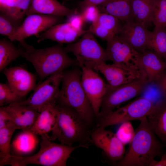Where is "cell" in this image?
<instances>
[{
  "label": "cell",
  "mask_w": 166,
  "mask_h": 166,
  "mask_svg": "<svg viewBox=\"0 0 166 166\" xmlns=\"http://www.w3.org/2000/svg\"><path fill=\"white\" fill-rule=\"evenodd\" d=\"M147 117L140 121L128 151L113 164L118 166H155L157 156L163 155V145L158 140Z\"/></svg>",
  "instance_id": "cell-1"
},
{
  "label": "cell",
  "mask_w": 166,
  "mask_h": 166,
  "mask_svg": "<svg viewBox=\"0 0 166 166\" xmlns=\"http://www.w3.org/2000/svg\"><path fill=\"white\" fill-rule=\"evenodd\" d=\"M19 43L24 50L22 57L32 63L41 81L67 68L78 65L76 60L70 57L60 44L38 49L25 40Z\"/></svg>",
  "instance_id": "cell-2"
},
{
  "label": "cell",
  "mask_w": 166,
  "mask_h": 166,
  "mask_svg": "<svg viewBox=\"0 0 166 166\" xmlns=\"http://www.w3.org/2000/svg\"><path fill=\"white\" fill-rule=\"evenodd\" d=\"M81 77V70L77 68L63 71L56 104L74 110L90 127L96 117L82 86Z\"/></svg>",
  "instance_id": "cell-3"
},
{
  "label": "cell",
  "mask_w": 166,
  "mask_h": 166,
  "mask_svg": "<svg viewBox=\"0 0 166 166\" xmlns=\"http://www.w3.org/2000/svg\"><path fill=\"white\" fill-rule=\"evenodd\" d=\"M56 107V121L50 136L51 140L57 139L61 143L69 146L78 143L88 148L92 142L89 125L73 109L57 104Z\"/></svg>",
  "instance_id": "cell-4"
},
{
  "label": "cell",
  "mask_w": 166,
  "mask_h": 166,
  "mask_svg": "<svg viewBox=\"0 0 166 166\" xmlns=\"http://www.w3.org/2000/svg\"><path fill=\"white\" fill-rule=\"evenodd\" d=\"M40 136V148L37 153L25 157L11 155L10 165L25 166L35 164L45 166H66L72 152L77 148H84L79 144L69 146L55 143L51 140L48 134Z\"/></svg>",
  "instance_id": "cell-5"
},
{
  "label": "cell",
  "mask_w": 166,
  "mask_h": 166,
  "mask_svg": "<svg viewBox=\"0 0 166 166\" xmlns=\"http://www.w3.org/2000/svg\"><path fill=\"white\" fill-rule=\"evenodd\" d=\"M76 57L77 65L83 67L95 69L101 64L109 60L105 49L99 44L94 35L87 30L81 38L65 48Z\"/></svg>",
  "instance_id": "cell-6"
},
{
  "label": "cell",
  "mask_w": 166,
  "mask_h": 166,
  "mask_svg": "<svg viewBox=\"0 0 166 166\" xmlns=\"http://www.w3.org/2000/svg\"><path fill=\"white\" fill-rule=\"evenodd\" d=\"M155 105L151 101L140 97L126 105L100 116L97 126L107 127L134 120L141 121L147 117Z\"/></svg>",
  "instance_id": "cell-7"
},
{
  "label": "cell",
  "mask_w": 166,
  "mask_h": 166,
  "mask_svg": "<svg viewBox=\"0 0 166 166\" xmlns=\"http://www.w3.org/2000/svg\"><path fill=\"white\" fill-rule=\"evenodd\" d=\"M148 82L145 74L132 82L119 86H112L107 84L98 117L114 110L124 103L140 95Z\"/></svg>",
  "instance_id": "cell-8"
},
{
  "label": "cell",
  "mask_w": 166,
  "mask_h": 166,
  "mask_svg": "<svg viewBox=\"0 0 166 166\" xmlns=\"http://www.w3.org/2000/svg\"><path fill=\"white\" fill-rule=\"evenodd\" d=\"M63 72L49 76L36 86L34 92L29 97L18 103L29 106L38 112L46 105L56 103Z\"/></svg>",
  "instance_id": "cell-9"
},
{
  "label": "cell",
  "mask_w": 166,
  "mask_h": 166,
  "mask_svg": "<svg viewBox=\"0 0 166 166\" xmlns=\"http://www.w3.org/2000/svg\"><path fill=\"white\" fill-rule=\"evenodd\" d=\"M105 50L109 60L113 63L134 70H143L140 61V53L133 49L119 35H115L107 42Z\"/></svg>",
  "instance_id": "cell-10"
},
{
  "label": "cell",
  "mask_w": 166,
  "mask_h": 166,
  "mask_svg": "<svg viewBox=\"0 0 166 166\" xmlns=\"http://www.w3.org/2000/svg\"><path fill=\"white\" fill-rule=\"evenodd\" d=\"M90 137L92 143L101 149L113 164L121 160L124 155L125 145L116 133L106 129L105 128L97 126L91 132Z\"/></svg>",
  "instance_id": "cell-11"
},
{
  "label": "cell",
  "mask_w": 166,
  "mask_h": 166,
  "mask_svg": "<svg viewBox=\"0 0 166 166\" xmlns=\"http://www.w3.org/2000/svg\"><path fill=\"white\" fill-rule=\"evenodd\" d=\"M62 17L33 14L27 16L23 22L18 26L13 35L8 38L11 42H19L27 38L45 31L58 24Z\"/></svg>",
  "instance_id": "cell-12"
},
{
  "label": "cell",
  "mask_w": 166,
  "mask_h": 166,
  "mask_svg": "<svg viewBox=\"0 0 166 166\" xmlns=\"http://www.w3.org/2000/svg\"><path fill=\"white\" fill-rule=\"evenodd\" d=\"M81 69L82 85L97 118L107 84L95 70L85 67Z\"/></svg>",
  "instance_id": "cell-13"
},
{
  "label": "cell",
  "mask_w": 166,
  "mask_h": 166,
  "mask_svg": "<svg viewBox=\"0 0 166 166\" xmlns=\"http://www.w3.org/2000/svg\"><path fill=\"white\" fill-rule=\"evenodd\" d=\"M94 70L103 74L107 84L112 86L129 83L146 74L143 70H134L113 63L111 64L102 63L96 67Z\"/></svg>",
  "instance_id": "cell-14"
},
{
  "label": "cell",
  "mask_w": 166,
  "mask_h": 166,
  "mask_svg": "<svg viewBox=\"0 0 166 166\" xmlns=\"http://www.w3.org/2000/svg\"><path fill=\"white\" fill-rule=\"evenodd\" d=\"M3 73L10 86L22 97L24 98L36 86L35 75L21 67L15 66L6 68L4 70Z\"/></svg>",
  "instance_id": "cell-15"
},
{
  "label": "cell",
  "mask_w": 166,
  "mask_h": 166,
  "mask_svg": "<svg viewBox=\"0 0 166 166\" xmlns=\"http://www.w3.org/2000/svg\"><path fill=\"white\" fill-rule=\"evenodd\" d=\"M152 32L135 20L125 22L119 35L136 51L141 53L147 48Z\"/></svg>",
  "instance_id": "cell-16"
},
{
  "label": "cell",
  "mask_w": 166,
  "mask_h": 166,
  "mask_svg": "<svg viewBox=\"0 0 166 166\" xmlns=\"http://www.w3.org/2000/svg\"><path fill=\"white\" fill-rule=\"evenodd\" d=\"M17 129H31L39 113L27 105L15 103L4 106Z\"/></svg>",
  "instance_id": "cell-17"
},
{
  "label": "cell",
  "mask_w": 166,
  "mask_h": 166,
  "mask_svg": "<svg viewBox=\"0 0 166 166\" xmlns=\"http://www.w3.org/2000/svg\"><path fill=\"white\" fill-rule=\"evenodd\" d=\"M87 31L79 30L73 28L68 22L57 24L45 30L39 36L38 42L50 40L60 43H71Z\"/></svg>",
  "instance_id": "cell-18"
},
{
  "label": "cell",
  "mask_w": 166,
  "mask_h": 166,
  "mask_svg": "<svg viewBox=\"0 0 166 166\" xmlns=\"http://www.w3.org/2000/svg\"><path fill=\"white\" fill-rule=\"evenodd\" d=\"M11 142V154L21 157L31 155L39 142L38 135L31 129L22 130Z\"/></svg>",
  "instance_id": "cell-19"
},
{
  "label": "cell",
  "mask_w": 166,
  "mask_h": 166,
  "mask_svg": "<svg viewBox=\"0 0 166 166\" xmlns=\"http://www.w3.org/2000/svg\"><path fill=\"white\" fill-rule=\"evenodd\" d=\"M140 61L148 82H157L166 69L164 60L147 49L140 53Z\"/></svg>",
  "instance_id": "cell-20"
},
{
  "label": "cell",
  "mask_w": 166,
  "mask_h": 166,
  "mask_svg": "<svg viewBox=\"0 0 166 166\" xmlns=\"http://www.w3.org/2000/svg\"><path fill=\"white\" fill-rule=\"evenodd\" d=\"M75 11L66 7L57 0H32L26 15L39 14L69 16Z\"/></svg>",
  "instance_id": "cell-21"
},
{
  "label": "cell",
  "mask_w": 166,
  "mask_h": 166,
  "mask_svg": "<svg viewBox=\"0 0 166 166\" xmlns=\"http://www.w3.org/2000/svg\"><path fill=\"white\" fill-rule=\"evenodd\" d=\"M147 118L154 133L166 146V98L155 105Z\"/></svg>",
  "instance_id": "cell-22"
},
{
  "label": "cell",
  "mask_w": 166,
  "mask_h": 166,
  "mask_svg": "<svg viewBox=\"0 0 166 166\" xmlns=\"http://www.w3.org/2000/svg\"><path fill=\"white\" fill-rule=\"evenodd\" d=\"M56 104H50L44 107L31 130L38 135L48 134L52 132L56 123L57 111Z\"/></svg>",
  "instance_id": "cell-23"
},
{
  "label": "cell",
  "mask_w": 166,
  "mask_h": 166,
  "mask_svg": "<svg viewBox=\"0 0 166 166\" xmlns=\"http://www.w3.org/2000/svg\"><path fill=\"white\" fill-rule=\"evenodd\" d=\"M131 1V0H106L98 6L101 12L111 14L125 22L134 20Z\"/></svg>",
  "instance_id": "cell-24"
},
{
  "label": "cell",
  "mask_w": 166,
  "mask_h": 166,
  "mask_svg": "<svg viewBox=\"0 0 166 166\" xmlns=\"http://www.w3.org/2000/svg\"><path fill=\"white\" fill-rule=\"evenodd\" d=\"M156 0H131L132 13L134 20L146 27L152 23Z\"/></svg>",
  "instance_id": "cell-25"
},
{
  "label": "cell",
  "mask_w": 166,
  "mask_h": 166,
  "mask_svg": "<svg viewBox=\"0 0 166 166\" xmlns=\"http://www.w3.org/2000/svg\"><path fill=\"white\" fill-rule=\"evenodd\" d=\"M17 128L11 124L0 129V166L10 165L11 138Z\"/></svg>",
  "instance_id": "cell-26"
},
{
  "label": "cell",
  "mask_w": 166,
  "mask_h": 166,
  "mask_svg": "<svg viewBox=\"0 0 166 166\" xmlns=\"http://www.w3.org/2000/svg\"><path fill=\"white\" fill-rule=\"evenodd\" d=\"M23 48L16 47L11 42L5 39L0 40V71H2L11 62L22 56Z\"/></svg>",
  "instance_id": "cell-27"
},
{
  "label": "cell",
  "mask_w": 166,
  "mask_h": 166,
  "mask_svg": "<svg viewBox=\"0 0 166 166\" xmlns=\"http://www.w3.org/2000/svg\"><path fill=\"white\" fill-rule=\"evenodd\" d=\"M147 49L166 60V28H154L152 32Z\"/></svg>",
  "instance_id": "cell-28"
},
{
  "label": "cell",
  "mask_w": 166,
  "mask_h": 166,
  "mask_svg": "<svg viewBox=\"0 0 166 166\" xmlns=\"http://www.w3.org/2000/svg\"><path fill=\"white\" fill-rule=\"evenodd\" d=\"M155 105L166 98V95L157 82H148L145 85L140 95Z\"/></svg>",
  "instance_id": "cell-29"
},
{
  "label": "cell",
  "mask_w": 166,
  "mask_h": 166,
  "mask_svg": "<svg viewBox=\"0 0 166 166\" xmlns=\"http://www.w3.org/2000/svg\"><path fill=\"white\" fill-rule=\"evenodd\" d=\"M121 21L113 15L101 12L97 22L116 35H119L123 26Z\"/></svg>",
  "instance_id": "cell-30"
},
{
  "label": "cell",
  "mask_w": 166,
  "mask_h": 166,
  "mask_svg": "<svg viewBox=\"0 0 166 166\" xmlns=\"http://www.w3.org/2000/svg\"><path fill=\"white\" fill-rule=\"evenodd\" d=\"M31 1L32 0H18L14 8L6 16L15 25L19 26V23L26 15Z\"/></svg>",
  "instance_id": "cell-31"
},
{
  "label": "cell",
  "mask_w": 166,
  "mask_h": 166,
  "mask_svg": "<svg viewBox=\"0 0 166 166\" xmlns=\"http://www.w3.org/2000/svg\"><path fill=\"white\" fill-rule=\"evenodd\" d=\"M18 95L11 88L7 82L0 83V105L18 103L24 100Z\"/></svg>",
  "instance_id": "cell-32"
},
{
  "label": "cell",
  "mask_w": 166,
  "mask_h": 166,
  "mask_svg": "<svg viewBox=\"0 0 166 166\" xmlns=\"http://www.w3.org/2000/svg\"><path fill=\"white\" fill-rule=\"evenodd\" d=\"M152 23L154 28H166V0H156Z\"/></svg>",
  "instance_id": "cell-33"
},
{
  "label": "cell",
  "mask_w": 166,
  "mask_h": 166,
  "mask_svg": "<svg viewBox=\"0 0 166 166\" xmlns=\"http://www.w3.org/2000/svg\"><path fill=\"white\" fill-rule=\"evenodd\" d=\"M134 133L135 131L130 121L121 123L116 133L119 139L125 145L131 142Z\"/></svg>",
  "instance_id": "cell-34"
},
{
  "label": "cell",
  "mask_w": 166,
  "mask_h": 166,
  "mask_svg": "<svg viewBox=\"0 0 166 166\" xmlns=\"http://www.w3.org/2000/svg\"><path fill=\"white\" fill-rule=\"evenodd\" d=\"M101 13L98 6L89 5L82 7L81 14L85 22L92 24L97 22Z\"/></svg>",
  "instance_id": "cell-35"
},
{
  "label": "cell",
  "mask_w": 166,
  "mask_h": 166,
  "mask_svg": "<svg viewBox=\"0 0 166 166\" xmlns=\"http://www.w3.org/2000/svg\"><path fill=\"white\" fill-rule=\"evenodd\" d=\"M88 30L94 35L107 42L116 35L97 22L91 24Z\"/></svg>",
  "instance_id": "cell-36"
},
{
  "label": "cell",
  "mask_w": 166,
  "mask_h": 166,
  "mask_svg": "<svg viewBox=\"0 0 166 166\" xmlns=\"http://www.w3.org/2000/svg\"><path fill=\"white\" fill-rule=\"evenodd\" d=\"M18 26L15 25L4 14L0 15V34L8 38L11 36Z\"/></svg>",
  "instance_id": "cell-37"
},
{
  "label": "cell",
  "mask_w": 166,
  "mask_h": 166,
  "mask_svg": "<svg viewBox=\"0 0 166 166\" xmlns=\"http://www.w3.org/2000/svg\"><path fill=\"white\" fill-rule=\"evenodd\" d=\"M67 22L76 30H83V26L85 22L81 14H77L76 11L69 16Z\"/></svg>",
  "instance_id": "cell-38"
},
{
  "label": "cell",
  "mask_w": 166,
  "mask_h": 166,
  "mask_svg": "<svg viewBox=\"0 0 166 166\" xmlns=\"http://www.w3.org/2000/svg\"><path fill=\"white\" fill-rule=\"evenodd\" d=\"M18 0H0L1 13L7 16L14 8Z\"/></svg>",
  "instance_id": "cell-39"
},
{
  "label": "cell",
  "mask_w": 166,
  "mask_h": 166,
  "mask_svg": "<svg viewBox=\"0 0 166 166\" xmlns=\"http://www.w3.org/2000/svg\"><path fill=\"white\" fill-rule=\"evenodd\" d=\"M13 124L9 113L4 106H1L0 108V129Z\"/></svg>",
  "instance_id": "cell-40"
},
{
  "label": "cell",
  "mask_w": 166,
  "mask_h": 166,
  "mask_svg": "<svg viewBox=\"0 0 166 166\" xmlns=\"http://www.w3.org/2000/svg\"><path fill=\"white\" fill-rule=\"evenodd\" d=\"M158 82L166 95V69L164 71Z\"/></svg>",
  "instance_id": "cell-41"
},
{
  "label": "cell",
  "mask_w": 166,
  "mask_h": 166,
  "mask_svg": "<svg viewBox=\"0 0 166 166\" xmlns=\"http://www.w3.org/2000/svg\"><path fill=\"white\" fill-rule=\"evenodd\" d=\"M106 0H83L81 3L82 7L89 5H93L98 6Z\"/></svg>",
  "instance_id": "cell-42"
},
{
  "label": "cell",
  "mask_w": 166,
  "mask_h": 166,
  "mask_svg": "<svg viewBox=\"0 0 166 166\" xmlns=\"http://www.w3.org/2000/svg\"><path fill=\"white\" fill-rule=\"evenodd\" d=\"M155 166H166V154L162 156L161 160L157 162Z\"/></svg>",
  "instance_id": "cell-43"
},
{
  "label": "cell",
  "mask_w": 166,
  "mask_h": 166,
  "mask_svg": "<svg viewBox=\"0 0 166 166\" xmlns=\"http://www.w3.org/2000/svg\"><path fill=\"white\" fill-rule=\"evenodd\" d=\"M165 69H166V60H164Z\"/></svg>",
  "instance_id": "cell-44"
}]
</instances>
